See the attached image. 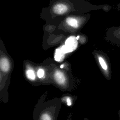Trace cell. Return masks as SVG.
<instances>
[{
    "instance_id": "6da1fadb",
    "label": "cell",
    "mask_w": 120,
    "mask_h": 120,
    "mask_svg": "<svg viewBox=\"0 0 120 120\" xmlns=\"http://www.w3.org/2000/svg\"><path fill=\"white\" fill-rule=\"evenodd\" d=\"M112 8L108 4L93 5L86 0H51L47 7L42 9L40 17L46 22L62 20L68 15H82L93 10L102 9L108 12Z\"/></svg>"
},
{
    "instance_id": "7a4b0ae2",
    "label": "cell",
    "mask_w": 120,
    "mask_h": 120,
    "mask_svg": "<svg viewBox=\"0 0 120 120\" xmlns=\"http://www.w3.org/2000/svg\"><path fill=\"white\" fill-rule=\"evenodd\" d=\"M90 17V15H68L64 17L57 25L56 29L70 34L80 32Z\"/></svg>"
},
{
    "instance_id": "3957f363",
    "label": "cell",
    "mask_w": 120,
    "mask_h": 120,
    "mask_svg": "<svg viewBox=\"0 0 120 120\" xmlns=\"http://www.w3.org/2000/svg\"><path fill=\"white\" fill-rule=\"evenodd\" d=\"M107 39L120 43V26L109 27L106 31Z\"/></svg>"
},
{
    "instance_id": "277c9868",
    "label": "cell",
    "mask_w": 120,
    "mask_h": 120,
    "mask_svg": "<svg viewBox=\"0 0 120 120\" xmlns=\"http://www.w3.org/2000/svg\"><path fill=\"white\" fill-rule=\"evenodd\" d=\"M0 68L4 72H7L10 68V64L8 60L5 57H2L0 59Z\"/></svg>"
},
{
    "instance_id": "5b68a950",
    "label": "cell",
    "mask_w": 120,
    "mask_h": 120,
    "mask_svg": "<svg viewBox=\"0 0 120 120\" xmlns=\"http://www.w3.org/2000/svg\"><path fill=\"white\" fill-rule=\"evenodd\" d=\"M54 77L56 81L59 84H63L65 82V78L63 74L60 71H57L54 75Z\"/></svg>"
},
{
    "instance_id": "8992f818",
    "label": "cell",
    "mask_w": 120,
    "mask_h": 120,
    "mask_svg": "<svg viewBox=\"0 0 120 120\" xmlns=\"http://www.w3.org/2000/svg\"><path fill=\"white\" fill-rule=\"evenodd\" d=\"M63 51L62 50L60 49H57L56 50L55 52V60L57 61H60L61 60V59L62 58L63 54Z\"/></svg>"
},
{
    "instance_id": "52a82bcc",
    "label": "cell",
    "mask_w": 120,
    "mask_h": 120,
    "mask_svg": "<svg viewBox=\"0 0 120 120\" xmlns=\"http://www.w3.org/2000/svg\"><path fill=\"white\" fill-rule=\"evenodd\" d=\"M98 60H99V62L102 68L104 70H106L107 68V65H106L105 62V61L101 57H98Z\"/></svg>"
},
{
    "instance_id": "ba28073f",
    "label": "cell",
    "mask_w": 120,
    "mask_h": 120,
    "mask_svg": "<svg viewBox=\"0 0 120 120\" xmlns=\"http://www.w3.org/2000/svg\"><path fill=\"white\" fill-rule=\"evenodd\" d=\"M26 74H27V77L29 79H30L31 80H34L35 79V76L34 72H33V71L32 70L30 69V70H27V71L26 72Z\"/></svg>"
},
{
    "instance_id": "9c48e42d",
    "label": "cell",
    "mask_w": 120,
    "mask_h": 120,
    "mask_svg": "<svg viewBox=\"0 0 120 120\" xmlns=\"http://www.w3.org/2000/svg\"><path fill=\"white\" fill-rule=\"evenodd\" d=\"M40 120H51V118L48 114H44L41 116Z\"/></svg>"
},
{
    "instance_id": "30bf717a",
    "label": "cell",
    "mask_w": 120,
    "mask_h": 120,
    "mask_svg": "<svg viewBox=\"0 0 120 120\" xmlns=\"http://www.w3.org/2000/svg\"><path fill=\"white\" fill-rule=\"evenodd\" d=\"M37 75L39 78H42L44 75V71L42 69H39L38 71Z\"/></svg>"
},
{
    "instance_id": "8fae6325",
    "label": "cell",
    "mask_w": 120,
    "mask_h": 120,
    "mask_svg": "<svg viewBox=\"0 0 120 120\" xmlns=\"http://www.w3.org/2000/svg\"><path fill=\"white\" fill-rule=\"evenodd\" d=\"M67 105H71V101H70V100L69 99V98H67Z\"/></svg>"
},
{
    "instance_id": "7c38bea8",
    "label": "cell",
    "mask_w": 120,
    "mask_h": 120,
    "mask_svg": "<svg viewBox=\"0 0 120 120\" xmlns=\"http://www.w3.org/2000/svg\"><path fill=\"white\" fill-rule=\"evenodd\" d=\"M117 9L120 12V2L118 3L117 5Z\"/></svg>"
},
{
    "instance_id": "4fadbf2b",
    "label": "cell",
    "mask_w": 120,
    "mask_h": 120,
    "mask_svg": "<svg viewBox=\"0 0 120 120\" xmlns=\"http://www.w3.org/2000/svg\"><path fill=\"white\" fill-rule=\"evenodd\" d=\"M63 66H63V65H61L60 66V68H62L63 67Z\"/></svg>"
}]
</instances>
